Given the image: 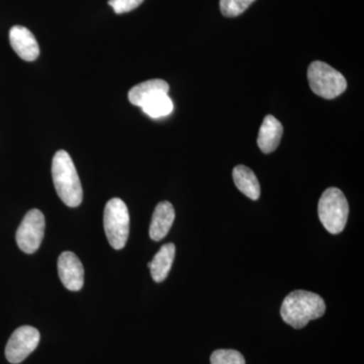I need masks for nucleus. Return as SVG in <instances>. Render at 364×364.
I'll return each instance as SVG.
<instances>
[{
    "instance_id": "obj_1",
    "label": "nucleus",
    "mask_w": 364,
    "mask_h": 364,
    "mask_svg": "<svg viewBox=\"0 0 364 364\" xmlns=\"http://www.w3.org/2000/svg\"><path fill=\"white\" fill-rule=\"evenodd\" d=\"M325 311L324 299L318 294L299 289L291 291L284 299L280 308V315L287 324L294 329H301L310 321L322 317Z\"/></svg>"
},
{
    "instance_id": "obj_2",
    "label": "nucleus",
    "mask_w": 364,
    "mask_h": 364,
    "mask_svg": "<svg viewBox=\"0 0 364 364\" xmlns=\"http://www.w3.org/2000/svg\"><path fill=\"white\" fill-rule=\"evenodd\" d=\"M52 176L57 195L62 202L70 208L78 207L82 202V186L75 165L66 151H57L53 158Z\"/></svg>"
},
{
    "instance_id": "obj_3",
    "label": "nucleus",
    "mask_w": 364,
    "mask_h": 364,
    "mask_svg": "<svg viewBox=\"0 0 364 364\" xmlns=\"http://www.w3.org/2000/svg\"><path fill=\"white\" fill-rule=\"evenodd\" d=\"M318 219L329 233L343 231L348 219L349 205L346 196L339 188L326 189L318 205Z\"/></svg>"
},
{
    "instance_id": "obj_4",
    "label": "nucleus",
    "mask_w": 364,
    "mask_h": 364,
    "mask_svg": "<svg viewBox=\"0 0 364 364\" xmlns=\"http://www.w3.org/2000/svg\"><path fill=\"white\" fill-rule=\"evenodd\" d=\"M105 235L112 248L121 250L126 246L130 233V215L121 198H112L105 208Z\"/></svg>"
},
{
    "instance_id": "obj_5",
    "label": "nucleus",
    "mask_w": 364,
    "mask_h": 364,
    "mask_svg": "<svg viewBox=\"0 0 364 364\" xmlns=\"http://www.w3.org/2000/svg\"><path fill=\"white\" fill-rule=\"evenodd\" d=\"M308 80L311 90L326 100L339 97L347 88L344 76L324 62L311 63L308 69Z\"/></svg>"
},
{
    "instance_id": "obj_6",
    "label": "nucleus",
    "mask_w": 364,
    "mask_h": 364,
    "mask_svg": "<svg viewBox=\"0 0 364 364\" xmlns=\"http://www.w3.org/2000/svg\"><path fill=\"white\" fill-rule=\"evenodd\" d=\"M44 233V215L37 208H33L26 213L16 231V243L23 252L35 253L40 248Z\"/></svg>"
},
{
    "instance_id": "obj_7",
    "label": "nucleus",
    "mask_w": 364,
    "mask_h": 364,
    "mask_svg": "<svg viewBox=\"0 0 364 364\" xmlns=\"http://www.w3.org/2000/svg\"><path fill=\"white\" fill-rule=\"evenodd\" d=\"M39 330L32 326H21L9 339L6 347V358L9 363L18 364L37 348L40 343Z\"/></svg>"
},
{
    "instance_id": "obj_8",
    "label": "nucleus",
    "mask_w": 364,
    "mask_h": 364,
    "mask_svg": "<svg viewBox=\"0 0 364 364\" xmlns=\"http://www.w3.org/2000/svg\"><path fill=\"white\" fill-rule=\"evenodd\" d=\"M58 273L62 284L71 291H78L85 284V268L75 254L65 251L58 258Z\"/></svg>"
},
{
    "instance_id": "obj_9",
    "label": "nucleus",
    "mask_w": 364,
    "mask_h": 364,
    "mask_svg": "<svg viewBox=\"0 0 364 364\" xmlns=\"http://www.w3.org/2000/svg\"><path fill=\"white\" fill-rule=\"evenodd\" d=\"M9 42L14 52L25 61H35L40 54V47L28 28L14 26L9 31Z\"/></svg>"
},
{
    "instance_id": "obj_10",
    "label": "nucleus",
    "mask_w": 364,
    "mask_h": 364,
    "mask_svg": "<svg viewBox=\"0 0 364 364\" xmlns=\"http://www.w3.org/2000/svg\"><path fill=\"white\" fill-rule=\"evenodd\" d=\"M176 219V210L169 202L158 203L152 215L149 235L153 241H161L166 237Z\"/></svg>"
},
{
    "instance_id": "obj_11",
    "label": "nucleus",
    "mask_w": 364,
    "mask_h": 364,
    "mask_svg": "<svg viewBox=\"0 0 364 364\" xmlns=\"http://www.w3.org/2000/svg\"><path fill=\"white\" fill-rule=\"evenodd\" d=\"M282 134L284 127L282 123L272 114H268L260 127L257 138L258 147L265 154H269L279 147Z\"/></svg>"
},
{
    "instance_id": "obj_12",
    "label": "nucleus",
    "mask_w": 364,
    "mask_h": 364,
    "mask_svg": "<svg viewBox=\"0 0 364 364\" xmlns=\"http://www.w3.org/2000/svg\"><path fill=\"white\" fill-rule=\"evenodd\" d=\"M169 85L162 79H152L134 86L129 91V100L132 105L142 107L146 102L158 95H168Z\"/></svg>"
},
{
    "instance_id": "obj_13",
    "label": "nucleus",
    "mask_w": 364,
    "mask_h": 364,
    "mask_svg": "<svg viewBox=\"0 0 364 364\" xmlns=\"http://www.w3.org/2000/svg\"><path fill=\"white\" fill-rule=\"evenodd\" d=\"M174 256H176L174 244H165L158 251L153 260L148 263L151 275L154 282H162L163 280L167 279L172 267V263H173Z\"/></svg>"
},
{
    "instance_id": "obj_14",
    "label": "nucleus",
    "mask_w": 364,
    "mask_h": 364,
    "mask_svg": "<svg viewBox=\"0 0 364 364\" xmlns=\"http://www.w3.org/2000/svg\"><path fill=\"white\" fill-rule=\"evenodd\" d=\"M233 179L237 188L243 195L253 200L259 198L260 184L252 170L244 165H238L233 170Z\"/></svg>"
},
{
    "instance_id": "obj_15",
    "label": "nucleus",
    "mask_w": 364,
    "mask_h": 364,
    "mask_svg": "<svg viewBox=\"0 0 364 364\" xmlns=\"http://www.w3.org/2000/svg\"><path fill=\"white\" fill-rule=\"evenodd\" d=\"M143 112L153 119L166 117L173 111V102L166 93L151 98L142 105Z\"/></svg>"
},
{
    "instance_id": "obj_16",
    "label": "nucleus",
    "mask_w": 364,
    "mask_h": 364,
    "mask_svg": "<svg viewBox=\"0 0 364 364\" xmlns=\"http://www.w3.org/2000/svg\"><path fill=\"white\" fill-rule=\"evenodd\" d=\"M210 364H245V358L233 349H219L213 352Z\"/></svg>"
},
{
    "instance_id": "obj_17",
    "label": "nucleus",
    "mask_w": 364,
    "mask_h": 364,
    "mask_svg": "<svg viewBox=\"0 0 364 364\" xmlns=\"http://www.w3.org/2000/svg\"><path fill=\"white\" fill-rule=\"evenodd\" d=\"M255 0H221L220 7L222 14L227 18L240 16Z\"/></svg>"
},
{
    "instance_id": "obj_18",
    "label": "nucleus",
    "mask_w": 364,
    "mask_h": 364,
    "mask_svg": "<svg viewBox=\"0 0 364 364\" xmlns=\"http://www.w3.org/2000/svg\"><path fill=\"white\" fill-rule=\"evenodd\" d=\"M143 1L144 0H109V4L112 7L114 13L122 14L134 11L142 4Z\"/></svg>"
}]
</instances>
